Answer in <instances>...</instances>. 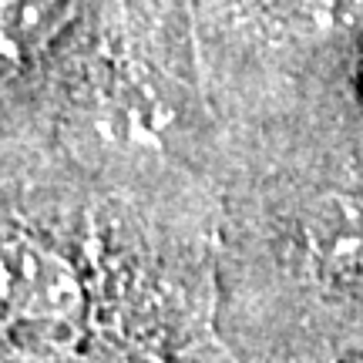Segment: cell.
Returning a JSON list of instances; mask_svg holds the SVG:
<instances>
[{
  "mask_svg": "<svg viewBox=\"0 0 363 363\" xmlns=\"http://www.w3.org/2000/svg\"><path fill=\"white\" fill-rule=\"evenodd\" d=\"M81 283L61 256L34 242L0 246V306L44 323H71L81 313Z\"/></svg>",
  "mask_w": 363,
  "mask_h": 363,
  "instance_id": "cell-1",
  "label": "cell"
},
{
  "mask_svg": "<svg viewBox=\"0 0 363 363\" xmlns=\"http://www.w3.org/2000/svg\"><path fill=\"white\" fill-rule=\"evenodd\" d=\"M310 249L320 269L337 279H363V202L326 199L310 219Z\"/></svg>",
  "mask_w": 363,
  "mask_h": 363,
  "instance_id": "cell-2",
  "label": "cell"
},
{
  "mask_svg": "<svg viewBox=\"0 0 363 363\" xmlns=\"http://www.w3.org/2000/svg\"><path fill=\"white\" fill-rule=\"evenodd\" d=\"M74 0H0V57L24 61L48 48Z\"/></svg>",
  "mask_w": 363,
  "mask_h": 363,
  "instance_id": "cell-3",
  "label": "cell"
}]
</instances>
